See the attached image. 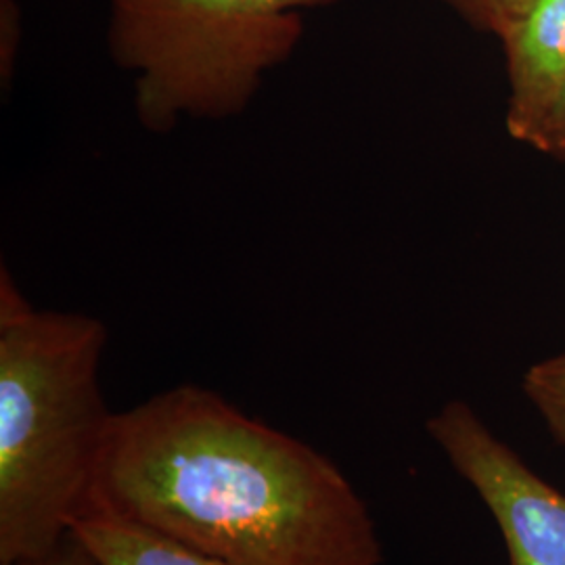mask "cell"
Listing matches in <instances>:
<instances>
[{"label": "cell", "mask_w": 565, "mask_h": 565, "mask_svg": "<svg viewBox=\"0 0 565 565\" xmlns=\"http://www.w3.org/2000/svg\"><path fill=\"white\" fill-rule=\"evenodd\" d=\"M86 515L231 565L384 564L377 524L340 465L203 385L114 415Z\"/></svg>", "instance_id": "6da1fadb"}, {"label": "cell", "mask_w": 565, "mask_h": 565, "mask_svg": "<svg viewBox=\"0 0 565 565\" xmlns=\"http://www.w3.org/2000/svg\"><path fill=\"white\" fill-rule=\"evenodd\" d=\"M109 331L41 310L0 270V564L57 545L88 511L114 411L102 392Z\"/></svg>", "instance_id": "7a4b0ae2"}, {"label": "cell", "mask_w": 565, "mask_h": 565, "mask_svg": "<svg viewBox=\"0 0 565 565\" xmlns=\"http://www.w3.org/2000/svg\"><path fill=\"white\" fill-rule=\"evenodd\" d=\"M340 0H109L107 49L132 74L135 111L163 135L243 114L291 60L303 13Z\"/></svg>", "instance_id": "3957f363"}, {"label": "cell", "mask_w": 565, "mask_h": 565, "mask_svg": "<svg viewBox=\"0 0 565 565\" xmlns=\"http://www.w3.org/2000/svg\"><path fill=\"white\" fill-rule=\"evenodd\" d=\"M425 427L499 525L509 565H565V492L539 476L465 401L446 403Z\"/></svg>", "instance_id": "277c9868"}, {"label": "cell", "mask_w": 565, "mask_h": 565, "mask_svg": "<svg viewBox=\"0 0 565 565\" xmlns=\"http://www.w3.org/2000/svg\"><path fill=\"white\" fill-rule=\"evenodd\" d=\"M505 53V128L525 142L565 88V0H527L497 36Z\"/></svg>", "instance_id": "5b68a950"}, {"label": "cell", "mask_w": 565, "mask_h": 565, "mask_svg": "<svg viewBox=\"0 0 565 565\" xmlns=\"http://www.w3.org/2000/svg\"><path fill=\"white\" fill-rule=\"evenodd\" d=\"M74 532L90 546L103 565H231L177 545L139 525L105 515H86Z\"/></svg>", "instance_id": "8992f818"}, {"label": "cell", "mask_w": 565, "mask_h": 565, "mask_svg": "<svg viewBox=\"0 0 565 565\" xmlns=\"http://www.w3.org/2000/svg\"><path fill=\"white\" fill-rule=\"evenodd\" d=\"M522 387L553 438L565 446V354L532 364Z\"/></svg>", "instance_id": "52a82bcc"}, {"label": "cell", "mask_w": 565, "mask_h": 565, "mask_svg": "<svg viewBox=\"0 0 565 565\" xmlns=\"http://www.w3.org/2000/svg\"><path fill=\"white\" fill-rule=\"evenodd\" d=\"M461 20L478 32L499 36L527 0H443Z\"/></svg>", "instance_id": "ba28073f"}, {"label": "cell", "mask_w": 565, "mask_h": 565, "mask_svg": "<svg viewBox=\"0 0 565 565\" xmlns=\"http://www.w3.org/2000/svg\"><path fill=\"white\" fill-rule=\"evenodd\" d=\"M524 145L555 162L565 163V88L559 93L557 102L551 105L545 118L536 124Z\"/></svg>", "instance_id": "9c48e42d"}, {"label": "cell", "mask_w": 565, "mask_h": 565, "mask_svg": "<svg viewBox=\"0 0 565 565\" xmlns=\"http://www.w3.org/2000/svg\"><path fill=\"white\" fill-rule=\"evenodd\" d=\"M0 565H103L97 553L82 541L81 536L72 530L67 536H63L60 543L51 546L49 551L21 557L13 562H4Z\"/></svg>", "instance_id": "30bf717a"}, {"label": "cell", "mask_w": 565, "mask_h": 565, "mask_svg": "<svg viewBox=\"0 0 565 565\" xmlns=\"http://www.w3.org/2000/svg\"><path fill=\"white\" fill-rule=\"evenodd\" d=\"M20 11L15 0H0V78L2 88L13 78L15 53L20 44Z\"/></svg>", "instance_id": "8fae6325"}]
</instances>
